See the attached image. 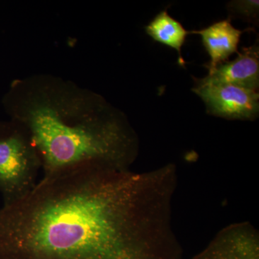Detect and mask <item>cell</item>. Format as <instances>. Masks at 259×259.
I'll list each match as a JSON object with an SVG mask.
<instances>
[{
  "label": "cell",
  "mask_w": 259,
  "mask_h": 259,
  "mask_svg": "<svg viewBox=\"0 0 259 259\" xmlns=\"http://www.w3.org/2000/svg\"><path fill=\"white\" fill-rule=\"evenodd\" d=\"M177 166H85L42 177L0 208V259H184Z\"/></svg>",
  "instance_id": "1"
},
{
  "label": "cell",
  "mask_w": 259,
  "mask_h": 259,
  "mask_svg": "<svg viewBox=\"0 0 259 259\" xmlns=\"http://www.w3.org/2000/svg\"><path fill=\"white\" fill-rule=\"evenodd\" d=\"M2 105L28 130L44 176L85 166L128 170L139 156V136L125 114L71 80L49 74L18 78Z\"/></svg>",
  "instance_id": "2"
},
{
  "label": "cell",
  "mask_w": 259,
  "mask_h": 259,
  "mask_svg": "<svg viewBox=\"0 0 259 259\" xmlns=\"http://www.w3.org/2000/svg\"><path fill=\"white\" fill-rule=\"evenodd\" d=\"M196 86L231 84L258 91L259 47L258 42L243 48L234 60L219 65L202 79L193 77Z\"/></svg>",
  "instance_id": "6"
},
{
  "label": "cell",
  "mask_w": 259,
  "mask_h": 259,
  "mask_svg": "<svg viewBox=\"0 0 259 259\" xmlns=\"http://www.w3.org/2000/svg\"><path fill=\"white\" fill-rule=\"evenodd\" d=\"M192 259H259V233L249 222L222 228Z\"/></svg>",
  "instance_id": "5"
},
{
  "label": "cell",
  "mask_w": 259,
  "mask_h": 259,
  "mask_svg": "<svg viewBox=\"0 0 259 259\" xmlns=\"http://www.w3.org/2000/svg\"><path fill=\"white\" fill-rule=\"evenodd\" d=\"M244 32L235 28L231 19H227L202 30L189 31V33L200 35L204 49L210 58V61L205 65L210 72L219 65L228 61L233 54H238L241 35Z\"/></svg>",
  "instance_id": "7"
},
{
  "label": "cell",
  "mask_w": 259,
  "mask_h": 259,
  "mask_svg": "<svg viewBox=\"0 0 259 259\" xmlns=\"http://www.w3.org/2000/svg\"><path fill=\"white\" fill-rule=\"evenodd\" d=\"M228 8L233 15L250 23L258 21V1H233L228 5Z\"/></svg>",
  "instance_id": "9"
},
{
  "label": "cell",
  "mask_w": 259,
  "mask_h": 259,
  "mask_svg": "<svg viewBox=\"0 0 259 259\" xmlns=\"http://www.w3.org/2000/svg\"><path fill=\"white\" fill-rule=\"evenodd\" d=\"M207 113L227 120H253L258 117V91L231 84L194 86Z\"/></svg>",
  "instance_id": "4"
},
{
  "label": "cell",
  "mask_w": 259,
  "mask_h": 259,
  "mask_svg": "<svg viewBox=\"0 0 259 259\" xmlns=\"http://www.w3.org/2000/svg\"><path fill=\"white\" fill-rule=\"evenodd\" d=\"M145 29L146 33L155 41L177 51L179 64L185 67L186 62L182 56V47L190 33L182 23L168 14L167 9L158 13Z\"/></svg>",
  "instance_id": "8"
},
{
  "label": "cell",
  "mask_w": 259,
  "mask_h": 259,
  "mask_svg": "<svg viewBox=\"0 0 259 259\" xmlns=\"http://www.w3.org/2000/svg\"><path fill=\"white\" fill-rule=\"evenodd\" d=\"M41 161L31 136L22 124L0 121V193L3 204L23 198L37 183Z\"/></svg>",
  "instance_id": "3"
}]
</instances>
